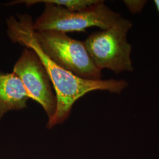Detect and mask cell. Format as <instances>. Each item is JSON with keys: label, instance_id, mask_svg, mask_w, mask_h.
Returning <instances> with one entry per match:
<instances>
[{"label": "cell", "instance_id": "cell-1", "mask_svg": "<svg viewBox=\"0 0 159 159\" xmlns=\"http://www.w3.org/2000/svg\"><path fill=\"white\" fill-rule=\"evenodd\" d=\"M33 23V18L27 14L10 16L6 21L7 34L12 43L33 50L50 76L57 97V108L48 120V129L64 123L74 103L86 94L95 90L120 94L127 87L128 83L124 80L83 79L57 65L41 49L35 37Z\"/></svg>", "mask_w": 159, "mask_h": 159}, {"label": "cell", "instance_id": "cell-2", "mask_svg": "<svg viewBox=\"0 0 159 159\" xmlns=\"http://www.w3.org/2000/svg\"><path fill=\"white\" fill-rule=\"evenodd\" d=\"M44 4L43 11L33 23L35 31L54 30L67 33L85 31V29L93 27L104 30L113 27L122 17L102 0L78 11H70L60 6Z\"/></svg>", "mask_w": 159, "mask_h": 159}, {"label": "cell", "instance_id": "cell-3", "mask_svg": "<svg viewBox=\"0 0 159 159\" xmlns=\"http://www.w3.org/2000/svg\"><path fill=\"white\" fill-rule=\"evenodd\" d=\"M132 27L121 17L111 28L90 34L83 43L92 61L99 70L108 69L116 74L132 71V47L127 40Z\"/></svg>", "mask_w": 159, "mask_h": 159}, {"label": "cell", "instance_id": "cell-4", "mask_svg": "<svg viewBox=\"0 0 159 159\" xmlns=\"http://www.w3.org/2000/svg\"><path fill=\"white\" fill-rule=\"evenodd\" d=\"M35 37L42 51L61 67L83 79L102 80V71L94 65L83 41L54 30L35 31Z\"/></svg>", "mask_w": 159, "mask_h": 159}, {"label": "cell", "instance_id": "cell-5", "mask_svg": "<svg viewBox=\"0 0 159 159\" xmlns=\"http://www.w3.org/2000/svg\"><path fill=\"white\" fill-rule=\"evenodd\" d=\"M12 71L22 81L31 99L40 104L48 120L51 119L56 111L57 97L50 76L36 52L25 47Z\"/></svg>", "mask_w": 159, "mask_h": 159}, {"label": "cell", "instance_id": "cell-6", "mask_svg": "<svg viewBox=\"0 0 159 159\" xmlns=\"http://www.w3.org/2000/svg\"><path fill=\"white\" fill-rule=\"evenodd\" d=\"M30 98L29 91L17 74L0 71V119L10 111L27 108Z\"/></svg>", "mask_w": 159, "mask_h": 159}, {"label": "cell", "instance_id": "cell-7", "mask_svg": "<svg viewBox=\"0 0 159 159\" xmlns=\"http://www.w3.org/2000/svg\"><path fill=\"white\" fill-rule=\"evenodd\" d=\"M99 0H16L7 4L13 6L20 4H25L27 7L37 4H50L63 7L70 11H78L85 10L97 3Z\"/></svg>", "mask_w": 159, "mask_h": 159}, {"label": "cell", "instance_id": "cell-8", "mask_svg": "<svg viewBox=\"0 0 159 159\" xmlns=\"http://www.w3.org/2000/svg\"><path fill=\"white\" fill-rule=\"evenodd\" d=\"M125 5L132 13L140 12L146 3L144 1H125Z\"/></svg>", "mask_w": 159, "mask_h": 159}, {"label": "cell", "instance_id": "cell-9", "mask_svg": "<svg viewBox=\"0 0 159 159\" xmlns=\"http://www.w3.org/2000/svg\"><path fill=\"white\" fill-rule=\"evenodd\" d=\"M154 3L156 6V8H157V9L159 13V0H154Z\"/></svg>", "mask_w": 159, "mask_h": 159}]
</instances>
